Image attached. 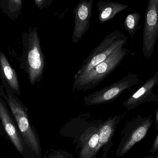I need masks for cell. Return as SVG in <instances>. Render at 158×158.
<instances>
[{
	"label": "cell",
	"mask_w": 158,
	"mask_h": 158,
	"mask_svg": "<svg viewBox=\"0 0 158 158\" xmlns=\"http://www.w3.org/2000/svg\"><path fill=\"white\" fill-rule=\"evenodd\" d=\"M23 50L19 68L28 76L32 86L40 82L46 66L45 57L42 50L38 27H31L22 33Z\"/></svg>",
	"instance_id": "1"
},
{
	"label": "cell",
	"mask_w": 158,
	"mask_h": 158,
	"mask_svg": "<svg viewBox=\"0 0 158 158\" xmlns=\"http://www.w3.org/2000/svg\"><path fill=\"white\" fill-rule=\"evenodd\" d=\"M0 96L13 115L23 141L28 150L37 157L41 156V148L36 130L30 121L28 110L18 96L6 91L0 85Z\"/></svg>",
	"instance_id": "2"
},
{
	"label": "cell",
	"mask_w": 158,
	"mask_h": 158,
	"mask_svg": "<svg viewBox=\"0 0 158 158\" xmlns=\"http://www.w3.org/2000/svg\"><path fill=\"white\" fill-rule=\"evenodd\" d=\"M129 53L128 49L120 47L105 61L84 75L74 79L72 90L85 91L94 88L114 71Z\"/></svg>",
	"instance_id": "3"
},
{
	"label": "cell",
	"mask_w": 158,
	"mask_h": 158,
	"mask_svg": "<svg viewBox=\"0 0 158 158\" xmlns=\"http://www.w3.org/2000/svg\"><path fill=\"white\" fill-rule=\"evenodd\" d=\"M127 41V37L119 31H114L109 33L84 60L75 73L74 79L84 75L105 61L117 49L123 47Z\"/></svg>",
	"instance_id": "4"
},
{
	"label": "cell",
	"mask_w": 158,
	"mask_h": 158,
	"mask_svg": "<svg viewBox=\"0 0 158 158\" xmlns=\"http://www.w3.org/2000/svg\"><path fill=\"white\" fill-rule=\"evenodd\" d=\"M139 82L140 79L137 75L129 74L120 80L85 96L84 102L88 106L103 105L112 102L124 91L136 85Z\"/></svg>",
	"instance_id": "5"
},
{
	"label": "cell",
	"mask_w": 158,
	"mask_h": 158,
	"mask_svg": "<svg viewBox=\"0 0 158 158\" xmlns=\"http://www.w3.org/2000/svg\"><path fill=\"white\" fill-rule=\"evenodd\" d=\"M153 122L152 116L144 117L138 115L127 123L123 131V137L117 150V155L123 156L136 144L143 140Z\"/></svg>",
	"instance_id": "6"
},
{
	"label": "cell",
	"mask_w": 158,
	"mask_h": 158,
	"mask_svg": "<svg viewBox=\"0 0 158 158\" xmlns=\"http://www.w3.org/2000/svg\"><path fill=\"white\" fill-rule=\"evenodd\" d=\"M0 128L18 152L25 158H30V152L25 145L15 120L6 103L0 96Z\"/></svg>",
	"instance_id": "7"
},
{
	"label": "cell",
	"mask_w": 158,
	"mask_h": 158,
	"mask_svg": "<svg viewBox=\"0 0 158 158\" xmlns=\"http://www.w3.org/2000/svg\"><path fill=\"white\" fill-rule=\"evenodd\" d=\"M158 38V0H149L143 33V53L147 58L153 54Z\"/></svg>",
	"instance_id": "8"
},
{
	"label": "cell",
	"mask_w": 158,
	"mask_h": 158,
	"mask_svg": "<svg viewBox=\"0 0 158 158\" xmlns=\"http://www.w3.org/2000/svg\"><path fill=\"white\" fill-rule=\"evenodd\" d=\"M93 0H80L73 11L75 15V26L72 41L77 44L88 31L90 27Z\"/></svg>",
	"instance_id": "9"
},
{
	"label": "cell",
	"mask_w": 158,
	"mask_h": 158,
	"mask_svg": "<svg viewBox=\"0 0 158 158\" xmlns=\"http://www.w3.org/2000/svg\"><path fill=\"white\" fill-rule=\"evenodd\" d=\"M158 85V72L149 78L138 91L124 101L123 106L130 110L147 102H158V96L153 92L154 88Z\"/></svg>",
	"instance_id": "10"
},
{
	"label": "cell",
	"mask_w": 158,
	"mask_h": 158,
	"mask_svg": "<svg viewBox=\"0 0 158 158\" xmlns=\"http://www.w3.org/2000/svg\"><path fill=\"white\" fill-rule=\"evenodd\" d=\"M0 80L6 91L20 96L21 93L18 77L4 53L0 49Z\"/></svg>",
	"instance_id": "11"
},
{
	"label": "cell",
	"mask_w": 158,
	"mask_h": 158,
	"mask_svg": "<svg viewBox=\"0 0 158 158\" xmlns=\"http://www.w3.org/2000/svg\"><path fill=\"white\" fill-rule=\"evenodd\" d=\"M98 13V20L101 23H105L112 19L118 13L129 6L127 5L110 1H100L96 5Z\"/></svg>",
	"instance_id": "12"
},
{
	"label": "cell",
	"mask_w": 158,
	"mask_h": 158,
	"mask_svg": "<svg viewBox=\"0 0 158 158\" xmlns=\"http://www.w3.org/2000/svg\"><path fill=\"white\" fill-rule=\"evenodd\" d=\"M123 116L124 115L115 116L113 118H111L106 121L100 129H98V144L94 152V156L99 149L107 143L109 140L112 137L117 124Z\"/></svg>",
	"instance_id": "13"
},
{
	"label": "cell",
	"mask_w": 158,
	"mask_h": 158,
	"mask_svg": "<svg viewBox=\"0 0 158 158\" xmlns=\"http://www.w3.org/2000/svg\"><path fill=\"white\" fill-rule=\"evenodd\" d=\"M22 6L21 0H2L0 2V8L3 13L14 20L21 14Z\"/></svg>",
	"instance_id": "14"
},
{
	"label": "cell",
	"mask_w": 158,
	"mask_h": 158,
	"mask_svg": "<svg viewBox=\"0 0 158 158\" xmlns=\"http://www.w3.org/2000/svg\"><path fill=\"white\" fill-rule=\"evenodd\" d=\"M98 142V130L93 132L84 140L80 153L81 158H93Z\"/></svg>",
	"instance_id": "15"
},
{
	"label": "cell",
	"mask_w": 158,
	"mask_h": 158,
	"mask_svg": "<svg viewBox=\"0 0 158 158\" xmlns=\"http://www.w3.org/2000/svg\"><path fill=\"white\" fill-rule=\"evenodd\" d=\"M141 15L137 12L129 14L124 21V28L131 38H133L137 31L141 28L140 23Z\"/></svg>",
	"instance_id": "16"
},
{
	"label": "cell",
	"mask_w": 158,
	"mask_h": 158,
	"mask_svg": "<svg viewBox=\"0 0 158 158\" xmlns=\"http://www.w3.org/2000/svg\"><path fill=\"white\" fill-rule=\"evenodd\" d=\"M34 2L40 9L50 7L53 3L52 0H34Z\"/></svg>",
	"instance_id": "17"
},
{
	"label": "cell",
	"mask_w": 158,
	"mask_h": 158,
	"mask_svg": "<svg viewBox=\"0 0 158 158\" xmlns=\"http://www.w3.org/2000/svg\"><path fill=\"white\" fill-rule=\"evenodd\" d=\"M150 152L152 154H154V153L158 152V134L156 137L155 139Z\"/></svg>",
	"instance_id": "18"
},
{
	"label": "cell",
	"mask_w": 158,
	"mask_h": 158,
	"mask_svg": "<svg viewBox=\"0 0 158 158\" xmlns=\"http://www.w3.org/2000/svg\"><path fill=\"white\" fill-rule=\"evenodd\" d=\"M156 128L158 130V108L157 110L156 114Z\"/></svg>",
	"instance_id": "19"
},
{
	"label": "cell",
	"mask_w": 158,
	"mask_h": 158,
	"mask_svg": "<svg viewBox=\"0 0 158 158\" xmlns=\"http://www.w3.org/2000/svg\"><path fill=\"white\" fill-rule=\"evenodd\" d=\"M156 157V156L155 155H150V156H146L144 157L143 158H155Z\"/></svg>",
	"instance_id": "20"
},
{
	"label": "cell",
	"mask_w": 158,
	"mask_h": 158,
	"mask_svg": "<svg viewBox=\"0 0 158 158\" xmlns=\"http://www.w3.org/2000/svg\"></svg>",
	"instance_id": "21"
}]
</instances>
